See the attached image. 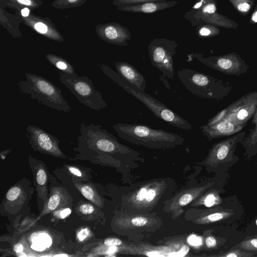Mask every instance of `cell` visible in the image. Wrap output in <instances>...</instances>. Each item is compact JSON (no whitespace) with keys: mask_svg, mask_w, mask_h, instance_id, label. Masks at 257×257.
Instances as JSON below:
<instances>
[{"mask_svg":"<svg viewBox=\"0 0 257 257\" xmlns=\"http://www.w3.org/2000/svg\"><path fill=\"white\" fill-rule=\"evenodd\" d=\"M256 257H257V252H256Z\"/></svg>","mask_w":257,"mask_h":257,"instance_id":"c3c4849f","label":"cell"},{"mask_svg":"<svg viewBox=\"0 0 257 257\" xmlns=\"http://www.w3.org/2000/svg\"><path fill=\"white\" fill-rule=\"evenodd\" d=\"M26 80L18 82L20 91L42 105L59 111L69 112L71 108L61 90L49 80L37 74H25Z\"/></svg>","mask_w":257,"mask_h":257,"instance_id":"3957f363","label":"cell"},{"mask_svg":"<svg viewBox=\"0 0 257 257\" xmlns=\"http://www.w3.org/2000/svg\"><path fill=\"white\" fill-rule=\"evenodd\" d=\"M169 186L165 181H151L139 186L130 193L124 201V205L139 213L152 209L167 194Z\"/></svg>","mask_w":257,"mask_h":257,"instance_id":"ba28073f","label":"cell"},{"mask_svg":"<svg viewBox=\"0 0 257 257\" xmlns=\"http://www.w3.org/2000/svg\"><path fill=\"white\" fill-rule=\"evenodd\" d=\"M71 212V210L70 208H65L60 212V216L61 218H64L67 216L69 215Z\"/></svg>","mask_w":257,"mask_h":257,"instance_id":"60d3db41","label":"cell"},{"mask_svg":"<svg viewBox=\"0 0 257 257\" xmlns=\"http://www.w3.org/2000/svg\"><path fill=\"white\" fill-rule=\"evenodd\" d=\"M115 68L117 72L127 82L145 91L146 79L134 66L125 62H117L115 63Z\"/></svg>","mask_w":257,"mask_h":257,"instance_id":"d6986e66","label":"cell"},{"mask_svg":"<svg viewBox=\"0 0 257 257\" xmlns=\"http://www.w3.org/2000/svg\"><path fill=\"white\" fill-rule=\"evenodd\" d=\"M33 243H38L45 245L46 247H49L51 244L50 237L46 233H42L37 237L33 238Z\"/></svg>","mask_w":257,"mask_h":257,"instance_id":"83f0119b","label":"cell"},{"mask_svg":"<svg viewBox=\"0 0 257 257\" xmlns=\"http://www.w3.org/2000/svg\"><path fill=\"white\" fill-rule=\"evenodd\" d=\"M240 14L247 15L254 5L253 0H228Z\"/></svg>","mask_w":257,"mask_h":257,"instance_id":"484cf974","label":"cell"},{"mask_svg":"<svg viewBox=\"0 0 257 257\" xmlns=\"http://www.w3.org/2000/svg\"><path fill=\"white\" fill-rule=\"evenodd\" d=\"M177 75L187 90L203 98L222 99L233 88L228 82L192 69L185 68L178 70Z\"/></svg>","mask_w":257,"mask_h":257,"instance_id":"277c9868","label":"cell"},{"mask_svg":"<svg viewBox=\"0 0 257 257\" xmlns=\"http://www.w3.org/2000/svg\"><path fill=\"white\" fill-rule=\"evenodd\" d=\"M196 31L197 35L200 38L213 37L220 33V30L218 28L209 24L197 26Z\"/></svg>","mask_w":257,"mask_h":257,"instance_id":"cb8c5ba5","label":"cell"},{"mask_svg":"<svg viewBox=\"0 0 257 257\" xmlns=\"http://www.w3.org/2000/svg\"><path fill=\"white\" fill-rule=\"evenodd\" d=\"M30 10L27 8H24L21 10V14L23 17H27L29 15Z\"/></svg>","mask_w":257,"mask_h":257,"instance_id":"ee69618b","label":"cell"},{"mask_svg":"<svg viewBox=\"0 0 257 257\" xmlns=\"http://www.w3.org/2000/svg\"><path fill=\"white\" fill-rule=\"evenodd\" d=\"M89 233L90 231L88 228H83L78 233L77 238L79 241H83L89 235Z\"/></svg>","mask_w":257,"mask_h":257,"instance_id":"d590c367","label":"cell"},{"mask_svg":"<svg viewBox=\"0 0 257 257\" xmlns=\"http://www.w3.org/2000/svg\"><path fill=\"white\" fill-rule=\"evenodd\" d=\"M177 47L178 44L175 41L165 38L155 39L148 46L152 65L168 79H173L175 75L173 57Z\"/></svg>","mask_w":257,"mask_h":257,"instance_id":"8fae6325","label":"cell"},{"mask_svg":"<svg viewBox=\"0 0 257 257\" xmlns=\"http://www.w3.org/2000/svg\"><path fill=\"white\" fill-rule=\"evenodd\" d=\"M184 17L189 21L192 27L205 23L227 29L237 27L233 21L217 12L215 0H199Z\"/></svg>","mask_w":257,"mask_h":257,"instance_id":"30bf717a","label":"cell"},{"mask_svg":"<svg viewBox=\"0 0 257 257\" xmlns=\"http://www.w3.org/2000/svg\"><path fill=\"white\" fill-rule=\"evenodd\" d=\"M46 247L45 245L38 243H34L31 245V247L33 249L37 251H42L45 249Z\"/></svg>","mask_w":257,"mask_h":257,"instance_id":"74e56055","label":"cell"},{"mask_svg":"<svg viewBox=\"0 0 257 257\" xmlns=\"http://www.w3.org/2000/svg\"><path fill=\"white\" fill-rule=\"evenodd\" d=\"M256 109L257 91L250 92L222 109L205 124H213L225 119L246 125Z\"/></svg>","mask_w":257,"mask_h":257,"instance_id":"9c48e42d","label":"cell"},{"mask_svg":"<svg viewBox=\"0 0 257 257\" xmlns=\"http://www.w3.org/2000/svg\"><path fill=\"white\" fill-rule=\"evenodd\" d=\"M19 253L20 254H18V256H26L27 255L25 254H22L23 253L21 252V253Z\"/></svg>","mask_w":257,"mask_h":257,"instance_id":"bcb514c9","label":"cell"},{"mask_svg":"<svg viewBox=\"0 0 257 257\" xmlns=\"http://www.w3.org/2000/svg\"><path fill=\"white\" fill-rule=\"evenodd\" d=\"M188 57L226 75L239 76L245 73L249 68L240 55L235 53L209 57H204L201 54L192 53Z\"/></svg>","mask_w":257,"mask_h":257,"instance_id":"4fadbf2b","label":"cell"},{"mask_svg":"<svg viewBox=\"0 0 257 257\" xmlns=\"http://www.w3.org/2000/svg\"><path fill=\"white\" fill-rule=\"evenodd\" d=\"M178 3V1L170 0L164 2L123 4L118 6L117 9L126 12L152 14L173 7Z\"/></svg>","mask_w":257,"mask_h":257,"instance_id":"ac0fdd59","label":"cell"},{"mask_svg":"<svg viewBox=\"0 0 257 257\" xmlns=\"http://www.w3.org/2000/svg\"><path fill=\"white\" fill-rule=\"evenodd\" d=\"M55 256H68V255L64 254H61L55 255Z\"/></svg>","mask_w":257,"mask_h":257,"instance_id":"f6af8a7d","label":"cell"},{"mask_svg":"<svg viewBox=\"0 0 257 257\" xmlns=\"http://www.w3.org/2000/svg\"><path fill=\"white\" fill-rule=\"evenodd\" d=\"M69 171L75 176L81 177L82 175L81 171L77 168L73 167H70L69 168Z\"/></svg>","mask_w":257,"mask_h":257,"instance_id":"ab89813d","label":"cell"},{"mask_svg":"<svg viewBox=\"0 0 257 257\" xmlns=\"http://www.w3.org/2000/svg\"><path fill=\"white\" fill-rule=\"evenodd\" d=\"M80 136L77 138L80 146H85L100 152L116 154L124 157L136 158L140 154L127 146L120 143L114 135L100 124L91 123L80 124Z\"/></svg>","mask_w":257,"mask_h":257,"instance_id":"5b68a950","label":"cell"},{"mask_svg":"<svg viewBox=\"0 0 257 257\" xmlns=\"http://www.w3.org/2000/svg\"><path fill=\"white\" fill-rule=\"evenodd\" d=\"M18 2L20 4L27 5V6H31L32 5V2L31 0H17Z\"/></svg>","mask_w":257,"mask_h":257,"instance_id":"7bdbcfd3","label":"cell"},{"mask_svg":"<svg viewBox=\"0 0 257 257\" xmlns=\"http://www.w3.org/2000/svg\"><path fill=\"white\" fill-rule=\"evenodd\" d=\"M60 201V197L58 194L53 195L49 199L47 209L51 211L56 209L59 204Z\"/></svg>","mask_w":257,"mask_h":257,"instance_id":"f546056e","label":"cell"},{"mask_svg":"<svg viewBox=\"0 0 257 257\" xmlns=\"http://www.w3.org/2000/svg\"><path fill=\"white\" fill-rule=\"evenodd\" d=\"M14 250L17 253H21L23 250V246L21 243H18L14 246Z\"/></svg>","mask_w":257,"mask_h":257,"instance_id":"b9f144b4","label":"cell"},{"mask_svg":"<svg viewBox=\"0 0 257 257\" xmlns=\"http://www.w3.org/2000/svg\"><path fill=\"white\" fill-rule=\"evenodd\" d=\"M69 2L70 3H74V2H76L78 0H68Z\"/></svg>","mask_w":257,"mask_h":257,"instance_id":"7dc6e473","label":"cell"},{"mask_svg":"<svg viewBox=\"0 0 257 257\" xmlns=\"http://www.w3.org/2000/svg\"><path fill=\"white\" fill-rule=\"evenodd\" d=\"M21 189L17 187H14L10 189L7 194V198L10 201L16 200L20 195Z\"/></svg>","mask_w":257,"mask_h":257,"instance_id":"4dcf8cb0","label":"cell"},{"mask_svg":"<svg viewBox=\"0 0 257 257\" xmlns=\"http://www.w3.org/2000/svg\"><path fill=\"white\" fill-rule=\"evenodd\" d=\"M119 226L125 230H143L150 229L155 224L159 223V219L143 214L142 213H135L131 215H125L118 220Z\"/></svg>","mask_w":257,"mask_h":257,"instance_id":"e0dca14e","label":"cell"},{"mask_svg":"<svg viewBox=\"0 0 257 257\" xmlns=\"http://www.w3.org/2000/svg\"><path fill=\"white\" fill-rule=\"evenodd\" d=\"M225 192L223 186L210 188L196 198L194 205H204L209 208L220 205L225 201L228 197L222 198L221 193Z\"/></svg>","mask_w":257,"mask_h":257,"instance_id":"ffe728a7","label":"cell"},{"mask_svg":"<svg viewBox=\"0 0 257 257\" xmlns=\"http://www.w3.org/2000/svg\"><path fill=\"white\" fill-rule=\"evenodd\" d=\"M94 207L89 204H84L79 207V211L83 214H91L94 211Z\"/></svg>","mask_w":257,"mask_h":257,"instance_id":"e575fe53","label":"cell"},{"mask_svg":"<svg viewBox=\"0 0 257 257\" xmlns=\"http://www.w3.org/2000/svg\"><path fill=\"white\" fill-rule=\"evenodd\" d=\"M233 248H240L244 250L257 252V234L246 237Z\"/></svg>","mask_w":257,"mask_h":257,"instance_id":"d4e9b609","label":"cell"},{"mask_svg":"<svg viewBox=\"0 0 257 257\" xmlns=\"http://www.w3.org/2000/svg\"><path fill=\"white\" fill-rule=\"evenodd\" d=\"M245 125H240L228 119H223L213 124L200 126L201 132L209 141L225 137H230L242 130Z\"/></svg>","mask_w":257,"mask_h":257,"instance_id":"9a60e30c","label":"cell"},{"mask_svg":"<svg viewBox=\"0 0 257 257\" xmlns=\"http://www.w3.org/2000/svg\"><path fill=\"white\" fill-rule=\"evenodd\" d=\"M254 126L250 129L248 135L240 143L244 149L243 155L248 160L257 155V119L251 121Z\"/></svg>","mask_w":257,"mask_h":257,"instance_id":"44dd1931","label":"cell"},{"mask_svg":"<svg viewBox=\"0 0 257 257\" xmlns=\"http://www.w3.org/2000/svg\"><path fill=\"white\" fill-rule=\"evenodd\" d=\"M242 214V208L233 197H228L222 204L201 210L194 219L198 224H211L216 223H226L240 218Z\"/></svg>","mask_w":257,"mask_h":257,"instance_id":"7c38bea8","label":"cell"},{"mask_svg":"<svg viewBox=\"0 0 257 257\" xmlns=\"http://www.w3.org/2000/svg\"><path fill=\"white\" fill-rule=\"evenodd\" d=\"M59 79L79 102L87 107L100 110L107 106L101 93L95 89L92 81L87 76L61 72Z\"/></svg>","mask_w":257,"mask_h":257,"instance_id":"52a82bcc","label":"cell"},{"mask_svg":"<svg viewBox=\"0 0 257 257\" xmlns=\"http://www.w3.org/2000/svg\"><path fill=\"white\" fill-rule=\"evenodd\" d=\"M83 196L86 199L93 200L94 196V192L91 188L88 186H83L80 189Z\"/></svg>","mask_w":257,"mask_h":257,"instance_id":"1f68e13d","label":"cell"},{"mask_svg":"<svg viewBox=\"0 0 257 257\" xmlns=\"http://www.w3.org/2000/svg\"><path fill=\"white\" fill-rule=\"evenodd\" d=\"M106 76L115 82L125 91L143 103L159 118L169 124L185 131L192 128V125L187 120L175 112L163 103L141 90L125 80L119 74L106 64H97Z\"/></svg>","mask_w":257,"mask_h":257,"instance_id":"7a4b0ae2","label":"cell"},{"mask_svg":"<svg viewBox=\"0 0 257 257\" xmlns=\"http://www.w3.org/2000/svg\"><path fill=\"white\" fill-rule=\"evenodd\" d=\"M113 128L120 138L151 149H171L184 143V139L177 134L144 124L117 123Z\"/></svg>","mask_w":257,"mask_h":257,"instance_id":"6da1fadb","label":"cell"},{"mask_svg":"<svg viewBox=\"0 0 257 257\" xmlns=\"http://www.w3.org/2000/svg\"><path fill=\"white\" fill-rule=\"evenodd\" d=\"M256 224H257V220H256Z\"/></svg>","mask_w":257,"mask_h":257,"instance_id":"681fc988","label":"cell"},{"mask_svg":"<svg viewBox=\"0 0 257 257\" xmlns=\"http://www.w3.org/2000/svg\"><path fill=\"white\" fill-rule=\"evenodd\" d=\"M169 0H114L113 4L119 6L123 4H137L145 2H164Z\"/></svg>","mask_w":257,"mask_h":257,"instance_id":"f1b7e54d","label":"cell"},{"mask_svg":"<svg viewBox=\"0 0 257 257\" xmlns=\"http://www.w3.org/2000/svg\"><path fill=\"white\" fill-rule=\"evenodd\" d=\"M122 243V240L117 238H108L104 241V244L108 246H118L121 245Z\"/></svg>","mask_w":257,"mask_h":257,"instance_id":"d6a6232c","label":"cell"},{"mask_svg":"<svg viewBox=\"0 0 257 257\" xmlns=\"http://www.w3.org/2000/svg\"><path fill=\"white\" fill-rule=\"evenodd\" d=\"M246 135L245 132H240L214 144L210 149L207 157L200 164L209 172L226 173L238 161L239 157L235 155V149Z\"/></svg>","mask_w":257,"mask_h":257,"instance_id":"8992f818","label":"cell"},{"mask_svg":"<svg viewBox=\"0 0 257 257\" xmlns=\"http://www.w3.org/2000/svg\"><path fill=\"white\" fill-rule=\"evenodd\" d=\"M37 181L39 185H44L46 182L47 176L43 169H39L37 173Z\"/></svg>","mask_w":257,"mask_h":257,"instance_id":"836d02e7","label":"cell"},{"mask_svg":"<svg viewBox=\"0 0 257 257\" xmlns=\"http://www.w3.org/2000/svg\"><path fill=\"white\" fill-rule=\"evenodd\" d=\"M35 30L41 34H45L48 31L46 25L43 23L38 22L35 25Z\"/></svg>","mask_w":257,"mask_h":257,"instance_id":"8d00e7d4","label":"cell"},{"mask_svg":"<svg viewBox=\"0 0 257 257\" xmlns=\"http://www.w3.org/2000/svg\"><path fill=\"white\" fill-rule=\"evenodd\" d=\"M101 36L106 42L116 45L126 46L131 38L128 28L118 23L107 24L102 28Z\"/></svg>","mask_w":257,"mask_h":257,"instance_id":"2e32d148","label":"cell"},{"mask_svg":"<svg viewBox=\"0 0 257 257\" xmlns=\"http://www.w3.org/2000/svg\"><path fill=\"white\" fill-rule=\"evenodd\" d=\"M257 252L250 251L240 248L232 247L230 249L216 254L211 255L218 257H256Z\"/></svg>","mask_w":257,"mask_h":257,"instance_id":"603a6c76","label":"cell"},{"mask_svg":"<svg viewBox=\"0 0 257 257\" xmlns=\"http://www.w3.org/2000/svg\"><path fill=\"white\" fill-rule=\"evenodd\" d=\"M26 131L29 141L35 150L57 156L63 155L59 147V141L52 135L34 125H29Z\"/></svg>","mask_w":257,"mask_h":257,"instance_id":"5bb4252c","label":"cell"},{"mask_svg":"<svg viewBox=\"0 0 257 257\" xmlns=\"http://www.w3.org/2000/svg\"><path fill=\"white\" fill-rule=\"evenodd\" d=\"M46 57L52 65L62 72L68 74L75 73L73 65L63 58L53 54H47Z\"/></svg>","mask_w":257,"mask_h":257,"instance_id":"7402d4cb","label":"cell"},{"mask_svg":"<svg viewBox=\"0 0 257 257\" xmlns=\"http://www.w3.org/2000/svg\"><path fill=\"white\" fill-rule=\"evenodd\" d=\"M212 230H208L206 232L204 242L206 247L208 249H214L217 247L218 242L217 238L212 234Z\"/></svg>","mask_w":257,"mask_h":257,"instance_id":"4316f807","label":"cell"},{"mask_svg":"<svg viewBox=\"0 0 257 257\" xmlns=\"http://www.w3.org/2000/svg\"><path fill=\"white\" fill-rule=\"evenodd\" d=\"M249 22L252 24L257 23V5L253 11Z\"/></svg>","mask_w":257,"mask_h":257,"instance_id":"f35d334b","label":"cell"}]
</instances>
